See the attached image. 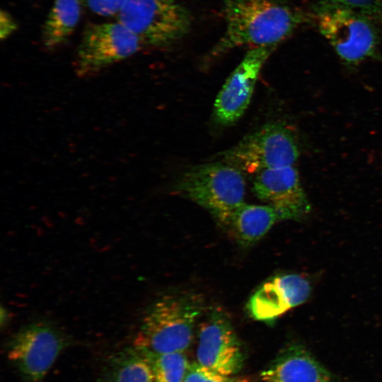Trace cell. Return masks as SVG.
Masks as SVG:
<instances>
[{"label": "cell", "mask_w": 382, "mask_h": 382, "mask_svg": "<svg viewBox=\"0 0 382 382\" xmlns=\"http://www.w3.org/2000/svg\"><path fill=\"white\" fill-rule=\"evenodd\" d=\"M98 382H156V378L146 356L134 345L108 358Z\"/></svg>", "instance_id": "15"}, {"label": "cell", "mask_w": 382, "mask_h": 382, "mask_svg": "<svg viewBox=\"0 0 382 382\" xmlns=\"http://www.w3.org/2000/svg\"><path fill=\"white\" fill-rule=\"evenodd\" d=\"M81 5L102 16L117 14L126 0H79Z\"/></svg>", "instance_id": "20"}, {"label": "cell", "mask_w": 382, "mask_h": 382, "mask_svg": "<svg viewBox=\"0 0 382 382\" xmlns=\"http://www.w3.org/2000/svg\"><path fill=\"white\" fill-rule=\"evenodd\" d=\"M197 362L221 374L238 375L245 353L233 324L221 308H215L199 327Z\"/></svg>", "instance_id": "9"}, {"label": "cell", "mask_w": 382, "mask_h": 382, "mask_svg": "<svg viewBox=\"0 0 382 382\" xmlns=\"http://www.w3.org/2000/svg\"><path fill=\"white\" fill-rule=\"evenodd\" d=\"M314 16L322 35L349 67L378 58L379 37L374 21L364 14L331 1L320 0Z\"/></svg>", "instance_id": "3"}, {"label": "cell", "mask_w": 382, "mask_h": 382, "mask_svg": "<svg viewBox=\"0 0 382 382\" xmlns=\"http://www.w3.org/2000/svg\"><path fill=\"white\" fill-rule=\"evenodd\" d=\"M175 190L182 196L207 209L221 224L244 203L243 173L224 162L193 166L179 178Z\"/></svg>", "instance_id": "4"}, {"label": "cell", "mask_w": 382, "mask_h": 382, "mask_svg": "<svg viewBox=\"0 0 382 382\" xmlns=\"http://www.w3.org/2000/svg\"><path fill=\"white\" fill-rule=\"evenodd\" d=\"M118 21L143 45H169L183 37L192 23L190 13L180 0H126Z\"/></svg>", "instance_id": "5"}, {"label": "cell", "mask_w": 382, "mask_h": 382, "mask_svg": "<svg viewBox=\"0 0 382 382\" xmlns=\"http://www.w3.org/2000/svg\"></svg>", "instance_id": "22"}, {"label": "cell", "mask_w": 382, "mask_h": 382, "mask_svg": "<svg viewBox=\"0 0 382 382\" xmlns=\"http://www.w3.org/2000/svg\"><path fill=\"white\" fill-rule=\"evenodd\" d=\"M79 0H55L44 23L41 40L47 50L62 45L76 28L81 13Z\"/></svg>", "instance_id": "16"}, {"label": "cell", "mask_w": 382, "mask_h": 382, "mask_svg": "<svg viewBox=\"0 0 382 382\" xmlns=\"http://www.w3.org/2000/svg\"><path fill=\"white\" fill-rule=\"evenodd\" d=\"M17 29V23L6 11L0 12V37L1 40L6 39Z\"/></svg>", "instance_id": "21"}, {"label": "cell", "mask_w": 382, "mask_h": 382, "mask_svg": "<svg viewBox=\"0 0 382 382\" xmlns=\"http://www.w3.org/2000/svg\"><path fill=\"white\" fill-rule=\"evenodd\" d=\"M68 339L51 323H29L8 341L7 354L25 382H43Z\"/></svg>", "instance_id": "8"}, {"label": "cell", "mask_w": 382, "mask_h": 382, "mask_svg": "<svg viewBox=\"0 0 382 382\" xmlns=\"http://www.w3.org/2000/svg\"><path fill=\"white\" fill-rule=\"evenodd\" d=\"M260 376L265 382H340L297 342L284 346Z\"/></svg>", "instance_id": "13"}, {"label": "cell", "mask_w": 382, "mask_h": 382, "mask_svg": "<svg viewBox=\"0 0 382 382\" xmlns=\"http://www.w3.org/2000/svg\"><path fill=\"white\" fill-rule=\"evenodd\" d=\"M280 220L278 211L270 204L243 203L236 209L224 226L239 243L249 246L260 240Z\"/></svg>", "instance_id": "14"}, {"label": "cell", "mask_w": 382, "mask_h": 382, "mask_svg": "<svg viewBox=\"0 0 382 382\" xmlns=\"http://www.w3.org/2000/svg\"><path fill=\"white\" fill-rule=\"evenodd\" d=\"M204 311V301L199 294L164 295L148 308L134 345L156 354L185 352Z\"/></svg>", "instance_id": "2"}, {"label": "cell", "mask_w": 382, "mask_h": 382, "mask_svg": "<svg viewBox=\"0 0 382 382\" xmlns=\"http://www.w3.org/2000/svg\"><path fill=\"white\" fill-rule=\"evenodd\" d=\"M183 382H250V379L243 376L221 374L195 362L190 364Z\"/></svg>", "instance_id": "18"}, {"label": "cell", "mask_w": 382, "mask_h": 382, "mask_svg": "<svg viewBox=\"0 0 382 382\" xmlns=\"http://www.w3.org/2000/svg\"><path fill=\"white\" fill-rule=\"evenodd\" d=\"M139 348L149 359L156 382L184 381L191 364L184 352L156 354Z\"/></svg>", "instance_id": "17"}, {"label": "cell", "mask_w": 382, "mask_h": 382, "mask_svg": "<svg viewBox=\"0 0 382 382\" xmlns=\"http://www.w3.org/2000/svg\"><path fill=\"white\" fill-rule=\"evenodd\" d=\"M253 190L258 199L278 211L282 220H300L310 212V203L294 166L258 172Z\"/></svg>", "instance_id": "11"}, {"label": "cell", "mask_w": 382, "mask_h": 382, "mask_svg": "<svg viewBox=\"0 0 382 382\" xmlns=\"http://www.w3.org/2000/svg\"><path fill=\"white\" fill-rule=\"evenodd\" d=\"M300 151L294 134L283 123L271 122L245 136L221 154V161L243 173L291 166Z\"/></svg>", "instance_id": "6"}, {"label": "cell", "mask_w": 382, "mask_h": 382, "mask_svg": "<svg viewBox=\"0 0 382 382\" xmlns=\"http://www.w3.org/2000/svg\"><path fill=\"white\" fill-rule=\"evenodd\" d=\"M364 14L382 26V0H325Z\"/></svg>", "instance_id": "19"}, {"label": "cell", "mask_w": 382, "mask_h": 382, "mask_svg": "<svg viewBox=\"0 0 382 382\" xmlns=\"http://www.w3.org/2000/svg\"><path fill=\"white\" fill-rule=\"evenodd\" d=\"M311 291L310 282L300 274L277 275L254 292L247 303V309L254 320L271 323L306 302Z\"/></svg>", "instance_id": "12"}, {"label": "cell", "mask_w": 382, "mask_h": 382, "mask_svg": "<svg viewBox=\"0 0 382 382\" xmlns=\"http://www.w3.org/2000/svg\"><path fill=\"white\" fill-rule=\"evenodd\" d=\"M276 47L250 48L227 78L216 96L214 115L221 125H229L243 115L250 102L263 65Z\"/></svg>", "instance_id": "10"}, {"label": "cell", "mask_w": 382, "mask_h": 382, "mask_svg": "<svg viewBox=\"0 0 382 382\" xmlns=\"http://www.w3.org/2000/svg\"><path fill=\"white\" fill-rule=\"evenodd\" d=\"M143 45L119 21L90 24L78 46L74 69L80 78L96 76L105 69L129 58Z\"/></svg>", "instance_id": "7"}, {"label": "cell", "mask_w": 382, "mask_h": 382, "mask_svg": "<svg viewBox=\"0 0 382 382\" xmlns=\"http://www.w3.org/2000/svg\"><path fill=\"white\" fill-rule=\"evenodd\" d=\"M225 31L211 50L216 57L239 47H276L307 21L295 7L276 0H226Z\"/></svg>", "instance_id": "1"}]
</instances>
